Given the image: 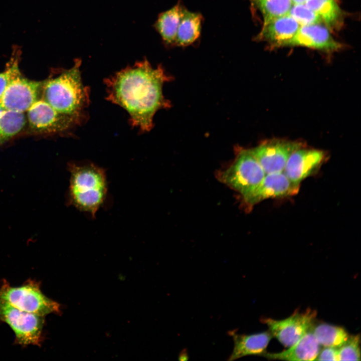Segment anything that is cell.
Wrapping results in <instances>:
<instances>
[{
    "label": "cell",
    "instance_id": "28",
    "mask_svg": "<svg viewBox=\"0 0 361 361\" xmlns=\"http://www.w3.org/2000/svg\"><path fill=\"white\" fill-rule=\"evenodd\" d=\"M308 0H291L293 4H305Z\"/></svg>",
    "mask_w": 361,
    "mask_h": 361
},
{
    "label": "cell",
    "instance_id": "21",
    "mask_svg": "<svg viewBox=\"0 0 361 361\" xmlns=\"http://www.w3.org/2000/svg\"><path fill=\"white\" fill-rule=\"evenodd\" d=\"M305 4L328 26L336 25L340 19L341 10L335 0H308Z\"/></svg>",
    "mask_w": 361,
    "mask_h": 361
},
{
    "label": "cell",
    "instance_id": "16",
    "mask_svg": "<svg viewBox=\"0 0 361 361\" xmlns=\"http://www.w3.org/2000/svg\"><path fill=\"white\" fill-rule=\"evenodd\" d=\"M312 327L288 349L276 353L266 351L262 356L269 359L292 361L315 360L320 349V344L312 331Z\"/></svg>",
    "mask_w": 361,
    "mask_h": 361
},
{
    "label": "cell",
    "instance_id": "13",
    "mask_svg": "<svg viewBox=\"0 0 361 361\" xmlns=\"http://www.w3.org/2000/svg\"><path fill=\"white\" fill-rule=\"evenodd\" d=\"M287 46H303L329 52L341 48L340 44L336 42L328 30L320 24L301 26Z\"/></svg>",
    "mask_w": 361,
    "mask_h": 361
},
{
    "label": "cell",
    "instance_id": "24",
    "mask_svg": "<svg viewBox=\"0 0 361 361\" xmlns=\"http://www.w3.org/2000/svg\"><path fill=\"white\" fill-rule=\"evenodd\" d=\"M360 334L349 335L346 341L338 348L339 360H360Z\"/></svg>",
    "mask_w": 361,
    "mask_h": 361
},
{
    "label": "cell",
    "instance_id": "15",
    "mask_svg": "<svg viewBox=\"0 0 361 361\" xmlns=\"http://www.w3.org/2000/svg\"><path fill=\"white\" fill-rule=\"evenodd\" d=\"M234 347L227 360L233 361L247 355H261L266 351L268 343L273 336L269 331L250 334H239L237 330H230Z\"/></svg>",
    "mask_w": 361,
    "mask_h": 361
},
{
    "label": "cell",
    "instance_id": "11",
    "mask_svg": "<svg viewBox=\"0 0 361 361\" xmlns=\"http://www.w3.org/2000/svg\"><path fill=\"white\" fill-rule=\"evenodd\" d=\"M299 187L283 171L271 173L266 174L257 186L241 196L246 205L253 206L267 199L294 196L298 192Z\"/></svg>",
    "mask_w": 361,
    "mask_h": 361
},
{
    "label": "cell",
    "instance_id": "27",
    "mask_svg": "<svg viewBox=\"0 0 361 361\" xmlns=\"http://www.w3.org/2000/svg\"><path fill=\"white\" fill-rule=\"evenodd\" d=\"M178 359H179V360H184L188 359V353H187V351L186 350V349H184L180 353V354L179 355Z\"/></svg>",
    "mask_w": 361,
    "mask_h": 361
},
{
    "label": "cell",
    "instance_id": "18",
    "mask_svg": "<svg viewBox=\"0 0 361 361\" xmlns=\"http://www.w3.org/2000/svg\"><path fill=\"white\" fill-rule=\"evenodd\" d=\"M26 125V113L0 108V146L23 131Z\"/></svg>",
    "mask_w": 361,
    "mask_h": 361
},
{
    "label": "cell",
    "instance_id": "9",
    "mask_svg": "<svg viewBox=\"0 0 361 361\" xmlns=\"http://www.w3.org/2000/svg\"><path fill=\"white\" fill-rule=\"evenodd\" d=\"M316 315L315 310L308 308L301 312L296 310L283 319L264 318L261 321L268 326L273 336L285 347H289L313 326Z\"/></svg>",
    "mask_w": 361,
    "mask_h": 361
},
{
    "label": "cell",
    "instance_id": "8",
    "mask_svg": "<svg viewBox=\"0 0 361 361\" xmlns=\"http://www.w3.org/2000/svg\"><path fill=\"white\" fill-rule=\"evenodd\" d=\"M27 132L35 135H54L71 132L80 126L70 117L62 114L40 98L26 112Z\"/></svg>",
    "mask_w": 361,
    "mask_h": 361
},
{
    "label": "cell",
    "instance_id": "7",
    "mask_svg": "<svg viewBox=\"0 0 361 361\" xmlns=\"http://www.w3.org/2000/svg\"><path fill=\"white\" fill-rule=\"evenodd\" d=\"M0 320L12 329L16 343L23 346L41 345L45 316L20 310L0 299Z\"/></svg>",
    "mask_w": 361,
    "mask_h": 361
},
{
    "label": "cell",
    "instance_id": "10",
    "mask_svg": "<svg viewBox=\"0 0 361 361\" xmlns=\"http://www.w3.org/2000/svg\"><path fill=\"white\" fill-rule=\"evenodd\" d=\"M301 147L300 142L276 139L265 141L249 149L268 174L283 171L291 154Z\"/></svg>",
    "mask_w": 361,
    "mask_h": 361
},
{
    "label": "cell",
    "instance_id": "14",
    "mask_svg": "<svg viewBox=\"0 0 361 361\" xmlns=\"http://www.w3.org/2000/svg\"><path fill=\"white\" fill-rule=\"evenodd\" d=\"M300 26L294 18L287 14L263 23L257 39L276 47L287 46Z\"/></svg>",
    "mask_w": 361,
    "mask_h": 361
},
{
    "label": "cell",
    "instance_id": "3",
    "mask_svg": "<svg viewBox=\"0 0 361 361\" xmlns=\"http://www.w3.org/2000/svg\"><path fill=\"white\" fill-rule=\"evenodd\" d=\"M67 202L95 218L107 197L108 182L104 168L88 161L70 162Z\"/></svg>",
    "mask_w": 361,
    "mask_h": 361
},
{
    "label": "cell",
    "instance_id": "26",
    "mask_svg": "<svg viewBox=\"0 0 361 361\" xmlns=\"http://www.w3.org/2000/svg\"><path fill=\"white\" fill-rule=\"evenodd\" d=\"M9 81V71L7 68L0 73V98L4 94Z\"/></svg>",
    "mask_w": 361,
    "mask_h": 361
},
{
    "label": "cell",
    "instance_id": "6",
    "mask_svg": "<svg viewBox=\"0 0 361 361\" xmlns=\"http://www.w3.org/2000/svg\"><path fill=\"white\" fill-rule=\"evenodd\" d=\"M235 153L234 161L217 172V178L243 195L257 186L266 173L249 149L237 148Z\"/></svg>",
    "mask_w": 361,
    "mask_h": 361
},
{
    "label": "cell",
    "instance_id": "25",
    "mask_svg": "<svg viewBox=\"0 0 361 361\" xmlns=\"http://www.w3.org/2000/svg\"><path fill=\"white\" fill-rule=\"evenodd\" d=\"M315 360L339 361L338 348L332 347H324L321 350L320 349Z\"/></svg>",
    "mask_w": 361,
    "mask_h": 361
},
{
    "label": "cell",
    "instance_id": "5",
    "mask_svg": "<svg viewBox=\"0 0 361 361\" xmlns=\"http://www.w3.org/2000/svg\"><path fill=\"white\" fill-rule=\"evenodd\" d=\"M0 299L20 310L40 316L61 312L60 304L43 294L40 282L31 279L18 287L11 286L4 279L0 286Z\"/></svg>",
    "mask_w": 361,
    "mask_h": 361
},
{
    "label": "cell",
    "instance_id": "12",
    "mask_svg": "<svg viewBox=\"0 0 361 361\" xmlns=\"http://www.w3.org/2000/svg\"><path fill=\"white\" fill-rule=\"evenodd\" d=\"M324 158L321 150L301 147L291 154L283 172L292 183L300 185L303 179L317 171Z\"/></svg>",
    "mask_w": 361,
    "mask_h": 361
},
{
    "label": "cell",
    "instance_id": "19",
    "mask_svg": "<svg viewBox=\"0 0 361 361\" xmlns=\"http://www.w3.org/2000/svg\"><path fill=\"white\" fill-rule=\"evenodd\" d=\"M312 331L320 345L324 347L338 348L349 337L343 327L324 322L313 324Z\"/></svg>",
    "mask_w": 361,
    "mask_h": 361
},
{
    "label": "cell",
    "instance_id": "4",
    "mask_svg": "<svg viewBox=\"0 0 361 361\" xmlns=\"http://www.w3.org/2000/svg\"><path fill=\"white\" fill-rule=\"evenodd\" d=\"M21 52L13 47L12 56L7 64L9 81L0 98V108L25 113L40 98L43 81L32 80L25 77L19 68Z\"/></svg>",
    "mask_w": 361,
    "mask_h": 361
},
{
    "label": "cell",
    "instance_id": "23",
    "mask_svg": "<svg viewBox=\"0 0 361 361\" xmlns=\"http://www.w3.org/2000/svg\"><path fill=\"white\" fill-rule=\"evenodd\" d=\"M288 14L300 26L320 24L322 22L320 17L305 4H293Z\"/></svg>",
    "mask_w": 361,
    "mask_h": 361
},
{
    "label": "cell",
    "instance_id": "22",
    "mask_svg": "<svg viewBox=\"0 0 361 361\" xmlns=\"http://www.w3.org/2000/svg\"><path fill=\"white\" fill-rule=\"evenodd\" d=\"M261 13L263 23L287 15L292 6L291 0H250Z\"/></svg>",
    "mask_w": 361,
    "mask_h": 361
},
{
    "label": "cell",
    "instance_id": "1",
    "mask_svg": "<svg viewBox=\"0 0 361 361\" xmlns=\"http://www.w3.org/2000/svg\"><path fill=\"white\" fill-rule=\"evenodd\" d=\"M170 79L161 65L153 68L146 60L137 62L104 79L105 98L127 112L132 127L148 132L155 113L170 107L162 94L163 84Z\"/></svg>",
    "mask_w": 361,
    "mask_h": 361
},
{
    "label": "cell",
    "instance_id": "2",
    "mask_svg": "<svg viewBox=\"0 0 361 361\" xmlns=\"http://www.w3.org/2000/svg\"><path fill=\"white\" fill-rule=\"evenodd\" d=\"M81 60L76 59L69 69H60L43 82L40 98L57 111L80 126L88 120L90 90L82 79Z\"/></svg>",
    "mask_w": 361,
    "mask_h": 361
},
{
    "label": "cell",
    "instance_id": "17",
    "mask_svg": "<svg viewBox=\"0 0 361 361\" xmlns=\"http://www.w3.org/2000/svg\"><path fill=\"white\" fill-rule=\"evenodd\" d=\"M202 21L200 14L183 8L174 44L184 47L196 41L201 34Z\"/></svg>",
    "mask_w": 361,
    "mask_h": 361
},
{
    "label": "cell",
    "instance_id": "20",
    "mask_svg": "<svg viewBox=\"0 0 361 361\" xmlns=\"http://www.w3.org/2000/svg\"><path fill=\"white\" fill-rule=\"evenodd\" d=\"M183 7L176 5L161 13L156 23V28L165 43L174 44Z\"/></svg>",
    "mask_w": 361,
    "mask_h": 361
}]
</instances>
